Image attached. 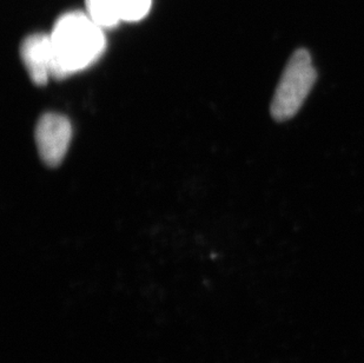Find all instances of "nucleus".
Instances as JSON below:
<instances>
[{
  "instance_id": "nucleus-1",
  "label": "nucleus",
  "mask_w": 364,
  "mask_h": 363,
  "mask_svg": "<svg viewBox=\"0 0 364 363\" xmlns=\"http://www.w3.org/2000/svg\"><path fill=\"white\" fill-rule=\"evenodd\" d=\"M52 77L65 78L87 69L102 57L107 48L104 28L89 14L73 11L57 19L50 33Z\"/></svg>"
},
{
  "instance_id": "nucleus-2",
  "label": "nucleus",
  "mask_w": 364,
  "mask_h": 363,
  "mask_svg": "<svg viewBox=\"0 0 364 363\" xmlns=\"http://www.w3.org/2000/svg\"><path fill=\"white\" fill-rule=\"evenodd\" d=\"M317 79L313 58L306 48H299L289 59L272 102V116L277 122L291 120L309 96Z\"/></svg>"
},
{
  "instance_id": "nucleus-3",
  "label": "nucleus",
  "mask_w": 364,
  "mask_h": 363,
  "mask_svg": "<svg viewBox=\"0 0 364 363\" xmlns=\"http://www.w3.org/2000/svg\"><path fill=\"white\" fill-rule=\"evenodd\" d=\"M73 136V127L59 113H45L36 127V143L45 164L58 167L65 157Z\"/></svg>"
},
{
  "instance_id": "nucleus-4",
  "label": "nucleus",
  "mask_w": 364,
  "mask_h": 363,
  "mask_svg": "<svg viewBox=\"0 0 364 363\" xmlns=\"http://www.w3.org/2000/svg\"><path fill=\"white\" fill-rule=\"evenodd\" d=\"M21 60L36 85H44L52 77L51 38L50 35L35 33L25 38L21 46Z\"/></svg>"
},
{
  "instance_id": "nucleus-5",
  "label": "nucleus",
  "mask_w": 364,
  "mask_h": 363,
  "mask_svg": "<svg viewBox=\"0 0 364 363\" xmlns=\"http://www.w3.org/2000/svg\"><path fill=\"white\" fill-rule=\"evenodd\" d=\"M86 14L102 28H114L122 21L118 0H85Z\"/></svg>"
},
{
  "instance_id": "nucleus-6",
  "label": "nucleus",
  "mask_w": 364,
  "mask_h": 363,
  "mask_svg": "<svg viewBox=\"0 0 364 363\" xmlns=\"http://www.w3.org/2000/svg\"><path fill=\"white\" fill-rule=\"evenodd\" d=\"M122 21L136 23L148 16L151 10L152 0H118Z\"/></svg>"
}]
</instances>
